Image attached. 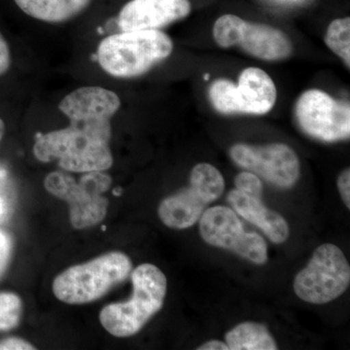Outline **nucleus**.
Wrapping results in <instances>:
<instances>
[{
  "mask_svg": "<svg viewBox=\"0 0 350 350\" xmlns=\"http://www.w3.org/2000/svg\"><path fill=\"white\" fill-rule=\"evenodd\" d=\"M121 107L118 94L103 87H82L64 96L59 109L68 128L39 135L33 146L40 162L57 160L69 172H105L112 167L111 118Z\"/></svg>",
  "mask_w": 350,
  "mask_h": 350,
  "instance_id": "nucleus-1",
  "label": "nucleus"
},
{
  "mask_svg": "<svg viewBox=\"0 0 350 350\" xmlns=\"http://www.w3.org/2000/svg\"><path fill=\"white\" fill-rule=\"evenodd\" d=\"M174 43L161 31H123L103 39L98 61L107 75L135 78L145 75L172 55Z\"/></svg>",
  "mask_w": 350,
  "mask_h": 350,
  "instance_id": "nucleus-2",
  "label": "nucleus"
},
{
  "mask_svg": "<svg viewBox=\"0 0 350 350\" xmlns=\"http://www.w3.org/2000/svg\"><path fill=\"white\" fill-rule=\"evenodd\" d=\"M133 296L101 310V325L114 337L126 338L142 330L162 308L167 295V278L158 267L142 264L131 273Z\"/></svg>",
  "mask_w": 350,
  "mask_h": 350,
  "instance_id": "nucleus-3",
  "label": "nucleus"
},
{
  "mask_svg": "<svg viewBox=\"0 0 350 350\" xmlns=\"http://www.w3.org/2000/svg\"><path fill=\"white\" fill-rule=\"evenodd\" d=\"M133 265L122 252L107 254L71 267L57 276L53 292L59 301L69 305H83L98 300L130 275Z\"/></svg>",
  "mask_w": 350,
  "mask_h": 350,
  "instance_id": "nucleus-4",
  "label": "nucleus"
},
{
  "mask_svg": "<svg viewBox=\"0 0 350 350\" xmlns=\"http://www.w3.org/2000/svg\"><path fill=\"white\" fill-rule=\"evenodd\" d=\"M278 91L271 76L258 68L244 69L238 84L219 78L208 88V100L223 115H265L275 107Z\"/></svg>",
  "mask_w": 350,
  "mask_h": 350,
  "instance_id": "nucleus-5",
  "label": "nucleus"
},
{
  "mask_svg": "<svg viewBox=\"0 0 350 350\" xmlns=\"http://www.w3.org/2000/svg\"><path fill=\"white\" fill-rule=\"evenodd\" d=\"M109 175L103 172H88L79 183L64 172H52L44 185L59 199L68 202L71 224L76 229H85L98 224L105 218L108 200L103 197L111 185Z\"/></svg>",
  "mask_w": 350,
  "mask_h": 350,
  "instance_id": "nucleus-6",
  "label": "nucleus"
},
{
  "mask_svg": "<svg viewBox=\"0 0 350 350\" xmlns=\"http://www.w3.org/2000/svg\"><path fill=\"white\" fill-rule=\"evenodd\" d=\"M350 283V266L344 252L332 243L313 252L308 266L294 280V291L306 303L323 305L338 298Z\"/></svg>",
  "mask_w": 350,
  "mask_h": 350,
  "instance_id": "nucleus-7",
  "label": "nucleus"
},
{
  "mask_svg": "<svg viewBox=\"0 0 350 350\" xmlns=\"http://www.w3.org/2000/svg\"><path fill=\"white\" fill-rule=\"evenodd\" d=\"M213 38L221 48L239 46L250 56L262 61H282L293 54V44L280 29L248 22L231 14L216 21Z\"/></svg>",
  "mask_w": 350,
  "mask_h": 350,
  "instance_id": "nucleus-8",
  "label": "nucleus"
},
{
  "mask_svg": "<svg viewBox=\"0 0 350 350\" xmlns=\"http://www.w3.org/2000/svg\"><path fill=\"white\" fill-rule=\"evenodd\" d=\"M294 114L301 130L320 142H340L350 137L349 103L335 100L321 90L304 92L296 101Z\"/></svg>",
  "mask_w": 350,
  "mask_h": 350,
  "instance_id": "nucleus-9",
  "label": "nucleus"
},
{
  "mask_svg": "<svg viewBox=\"0 0 350 350\" xmlns=\"http://www.w3.org/2000/svg\"><path fill=\"white\" fill-rule=\"evenodd\" d=\"M200 219V236L206 243L232 251L256 265L268 261L266 241L257 232L244 231L243 223L230 207H211Z\"/></svg>",
  "mask_w": 350,
  "mask_h": 350,
  "instance_id": "nucleus-10",
  "label": "nucleus"
},
{
  "mask_svg": "<svg viewBox=\"0 0 350 350\" xmlns=\"http://www.w3.org/2000/svg\"><path fill=\"white\" fill-rule=\"evenodd\" d=\"M230 156L239 167L280 188L293 187L300 177V160L286 144H239L230 149Z\"/></svg>",
  "mask_w": 350,
  "mask_h": 350,
  "instance_id": "nucleus-11",
  "label": "nucleus"
},
{
  "mask_svg": "<svg viewBox=\"0 0 350 350\" xmlns=\"http://www.w3.org/2000/svg\"><path fill=\"white\" fill-rule=\"evenodd\" d=\"M192 10L189 0H131L119 14L122 31H160L185 19Z\"/></svg>",
  "mask_w": 350,
  "mask_h": 350,
  "instance_id": "nucleus-12",
  "label": "nucleus"
},
{
  "mask_svg": "<svg viewBox=\"0 0 350 350\" xmlns=\"http://www.w3.org/2000/svg\"><path fill=\"white\" fill-rule=\"evenodd\" d=\"M228 202L234 213L262 230L271 243H283L289 238L286 220L280 213L265 206L259 198L234 189L228 195Z\"/></svg>",
  "mask_w": 350,
  "mask_h": 350,
  "instance_id": "nucleus-13",
  "label": "nucleus"
},
{
  "mask_svg": "<svg viewBox=\"0 0 350 350\" xmlns=\"http://www.w3.org/2000/svg\"><path fill=\"white\" fill-rule=\"evenodd\" d=\"M211 200L202 190L190 184L161 202L158 213L162 222L172 229L183 230L199 221Z\"/></svg>",
  "mask_w": 350,
  "mask_h": 350,
  "instance_id": "nucleus-14",
  "label": "nucleus"
},
{
  "mask_svg": "<svg viewBox=\"0 0 350 350\" xmlns=\"http://www.w3.org/2000/svg\"><path fill=\"white\" fill-rule=\"evenodd\" d=\"M23 12L33 19L59 24L77 17L92 0H14Z\"/></svg>",
  "mask_w": 350,
  "mask_h": 350,
  "instance_id": "nucleus-15",
  "label": "nucleus"
},
{
  "mask_svg": "<svg viewBox=\"0 0 350 350\" xmlns=\"http://www.w3.org/2000/svg\"><path fill=\"white\" fill-rule=\"evenodd\" d=\"M226 344L230 350H275L278 345L268 328L255 322H243L228 332Z\"/></svg>",
  "mask_w": 350,
  "mask_h": 350,
  "instance_id": "nucleus-16",
  "label": "nucleus"
},
{
  "mask_svg": "<svg viewBox=\"0 0 350 350\" xmlns=\"http://www.w3.org/2000/svg\"><path fill=\"white\" fill-rule=\"evenodd\" d=\"M325 43L350 68V19L349 17L336 19L329 25Z\"/></svg>",
  "mask_w": 350,
  "mask_h": 350,
  "instance_id": "nucleus-17",
  "label": "nucleus"
},
{
  "mask_svg": "<svg viewBox=\"0 0 350 350\" xmlns=\"http://www.w3.org/2000/svg\"><path fill=\"white\" fill-rule=\"evenodd\" d=\"M22 301L17 295L0 293V330H10L19 323Z\"/></svg>",
  "mask_w": 350,
  "mask_h": 350,
  "instance_id": "nucleus-18",
  "label": "nucleus"
},
{
  "mask_svg": "<svg viewBox=\"0 0 350 350\" xmlns=\"http://www.w3.org/2000/svg\"><path fill=\"white\" fill-rule=\"evenodd\" d=\"M236 189L255 198H262V184L261 179L252 172H243L234 178Z\"/></svg>",
  "mask_w": 350,
  "mask_h": 350,
  "instance_id": "nucleus-19",
  "label": "nucleus"
},
{
  "mask_svg": "<svg viewBox=\"0 0 350 350\" xmlns=\"http://www.w3.org/2000/svg\"><path fill=\"white\" fill-rule=\"evenodd\" d=\"M338 189L345 206L350 208V170H342L338 177Z\"/></svg>",
  "mask_w": 350,
  "mask_h": 350,
  "instance_id": "nucleus-20",
  "label": "nucleus"
},
{
  "mask_svg": "<svg viewBox=\"0 0 350 350\" xmlns=\"http://www.w3.org/2000/svg\"><path fill=\"white\" fill-rule=\"evenodd\" d=\"M11 66V53L8 43L0 32V76L5 75Z\"/></svg>",
  "mask_w": 350,
  "mask_h": 350,
  "instance_id": "nucleus-21",
  "label": "nucleus"
},
{
  "mask_svg": "<svg viewBox=\"0 0 350 350\" xmlns=\"http://www.w3.org/2000/svg\"><path fill=\"white\" fill-rule=\"evenodd\" d=\"M11 252V241L4 232H0V273L5 269Z\"/></svg>",
  "mask_w": 350,
  "mask_h": 350,
  "instance_id": "nucleus-22",
  "label": "nucleus"
},
{
  "mask_svg": "<svg viewBox=\"0 0 350 350\" xmlns=\"http://www.w3.org/2000/svg\"><path fill=\"white\" fill-rule=\"evenodd\" d=\"M34 349L33 345L21 338H11L0 342V350Z\"/></svg>",
  "mask_w": 350,
  "mask_h": 350,
  "instance_id": "nucleus-23",
  "label": "nucleus"
},
{
  "mask_svg": "<svg viewBox=\"0 0 350 350\" xmlns=\"http://www.w3.org/2000/svg\"><path fill=\"white\" fill-rule=\"evenodd\" d=\"M198 350H229L226 342H221V340H211L206 342V344L200 345L198 347Z\"/></svg>",
  "mask_w": 350,
  "mask_h": 350,
  "instance_id": "nucleus-24",
  "label": "nucleus"
},
{
  "mask_svg": "<svg viewBox=\"0 0 350 350\" xmlns=\"http://www.w3.org/2000/svg\"><path fill=\"white\" fill-rule=\"evenodd\" d=\"M6 211V204L4 200L2 199L1 196H0V219L3 217L4 214H5Z\"/></svg>",
  "mask_w": 350,
  "mask_h": 350,
  "instance_id": "nucleus-25",
  "label": "nucleus"
},
{
  "mask_svg": "<svg viewBox=\"0 0 350 350\" xmlns=\"http://www.w3.org/2000/svg\"><path fill=\"white\" fill-rule=\"evenodd\" d=\"M4 131H5V125H4V122L2 121V119L0 118V142H1L2 137H3Z\"/></svg>",
  "mask_w": 350,
  "mask_h": 350,
  "instance_id": "nucleus-26",
  "label": "nucleus"
}]
</instances>
